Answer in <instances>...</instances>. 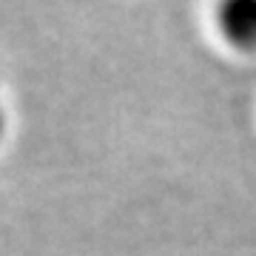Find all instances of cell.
Instances as JSON below:
<instances>
[{"instance_id":"1","label":"cell","mask_w":256,"mask_h":256,"mask_svg":"<svg viewBox=\"0 0 256 256\" xmlns=\"http://www.w3.org/2000/svg\"><path fill=\"white\" fill-rule=\"evenodd\" d=\"M222 37L239 52H256V0H228L216 12Z\"/></svg>"},{"instance_id":"2","label":"cell","mask_w":256,"mask_h":256,"mask_svg":"<svg viewBox=\"0 0 256 256\" xmlns=\"http://www.w3.org/2000/svg\"><path fill=\"white\" fill-rule=\"evenodd\" d=\"M6 134V108H3V102H0V140Z\"/></svg>"}]
</instances>
